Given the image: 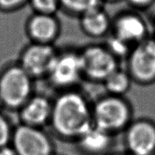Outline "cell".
Here are the masks:
<instances>
[{
    "mask_svg": "<svg viewBox=\"0 0 155 155\" xmlns=\"http://www.w3.org/2000/svg\"><path fill=\"white\" fill-rule=\"evenodd\" d=\"M129 4L135 9H145L149 8L155 0H127Z\"/></svg>",
    "mask_w": 155,
    "mask_h": 155,
    "instance_id": "21",
    "label": "cell"
},
{
    "mask_svg": "<svg viewBox=\"0 0 155 155\" xmlns=\"http://www.w3.org/2000/svg\"><path fill=\"white\" fill-rule=\"evenodd\" d=\"M84 80L101 83L115 70L120 61L114 57L104 43H91L80 49Z\"/></svg>",
    "mask_w": 155,
    "mask_h": 155,
    "instance_id": "5",
    "label": "cell"
},
{
    "mask_svg": "<svg viewBox=\"0 0 155 155\" xmlns=\"http://www.w3.org/2000/svg\"><path fill=\"white\" fill-rule=\"evenodd\" d=\"M124 143L132 155H155V121L133 119L124 131Z\"/></svg>",
    "mask_w": 155,
    "mask_h": 155,
    "instance_id": "9",
    "label": "cell"
},
{
    "mask_svg": "<svg viewBox=\"0 0 155 155\" xmlns=\"http://www.w3.org/2000/svg\"><path fill=\"white\" fill-rule=\"evenodd\" d=\"M35 80L16 62L0 71V99L3 108L18 111L35 93Z\"/></svg>",
    "mask_w": 155,
    "mask_h": 155,
    "instance_id": "3",
    "label": "cell"
},
{
    "mask_svg": "<svg viewBox=\"0 0 155 155\" xmlns=\"http://www.w3.org/2000/svg\"><path fill=\"white\" fill-rule=\"evenodd\" d=\"M29 0H0V11L13 12L25 5Z\"/></svg>",
    "mask_w": 155,
    "mask_h": 155,
    "instance_id": "20",
    "label": "cell"
},
{
    "mask_svg": "<svg viewBox=\"0 0 155 155\" xmlns=\"http://www.w3.org/2000/svg\"><path fill=\"white\" fill-rule=\"evenodd\" d=\"M115 136L92 125L81 135L75 142L86 154L98 155L106 152L114 143Z\"/></svg>",
    "mask_w": 155,
    "mask_h": 155,
    "instance_id": "14",
    "label": "cell"
},
{
    "mask_svg": "<svg viewBox=\"0 0 155 155\" xmlns=\"http://www.w3.org/2000/svg\"><path fill=\"white\" fill-rule=\"evenodd\" d=\"M79 18L80 29L89 37L104 38L111 31L112 19L102 5L84 12Z\"/></svg>",
    "mask_w": 155,
    "mask_h": 155,
    "instance_id": "13",
    "label": "cell"
},
{
    "mask_svg": "<svg viewBox=\"0 0 155 155\" xmlns=\"http://www.w3.org/2000/svg\"><path fill=\"white\" fill-rule=\"evenodd\" d=\"M110 33L132 45L151 36L147 21L135 11H126L115 16L112 19Z\"/></svg>",
    "mask_w": 155,
    "mask_h": 155,
    "instance_id": "10",
    "label": "cell"
},
{
    "mask_svg": "<svg viewBox=\"0 0 155 155\" xmlns=\"http://www.w3.org/2000/svg\"><path fill=\"white\" fill-rule=\"evenodd\" d=\"M61 32L56 15L33 13L27 18L25 33L31 42L54 45Z\"/></svg>",
    "mask_w": 155,
    "mask_h": 155,
    "instance_id": "11",
    "label": "cell"
},
{
    "mask_svg": "<svg viewBox=\"0 0 155 155\" xmlns=\"http://www.w3.org/2000/svg\"><path fill=\"white\" fill-rule=\"evenodd\" d=\"M126 70L133 83L140 86L155 83V39L151 36L136 44L126 59Z\"/></svg>",
    "mask_w": 155,
    "mask_h": 155,
    "instance_id": "6",
    "label": "cell"
},
{
    "mask_svg": "<svg viewBox=\"0 0 155 155\" xmlns=\"http://www.w3.org/2000/svg\"><path fill=\"white\" fill-rule=\"evenodd\" d=\"M52 111V98L34 93L18 110L20 124L37 128L49 125Z\"/></svg>",
    "mask_w": 155,
    "mask_h": 155,
    "instance_id": "12",
    "label": "cell"
},
{
    "mask_svg": "<svg viewBox=\"0 0 155 155\" xmlns=\"http://www.w3.org/2000/svg\"><path fill=\"white\" fill-rule=\"evenodd\" d=\"M58 51L54 45L30 42L20 52L18 63L34 80L45 79Z\"/></svg>",
    "mask_w": 155,
    "mask_h": 155,
    "instance_id": "8",
    "label": "cell"
},
{
    "mask_svg": "<svg viewBox=\"0 0 155 155\" xmlns=\"http://www.w3.org/2000/svg\"><path fill=\"white\" fill-rule=\"evenodd\" d=\"M14 127L8 118L0 110V148L11 144Z\"/></svg>",
    "mask_w": 155,
    "mask_h": 155,
    "instance_id": "19",
    "label": "cell"
},
{
    "mask_svg": "<svg viewBox=\"0 0 155 155\" xmlns=\"http://www.w3.org/2000/svg\"><path fill=\"white\" fill-rule=\"evenodd\" d=\"M11 145L18 155H53L52 138L42 128L19 124L14 127Z\"/></svg>",
    "mask_w": 155,
    "mask_h": 155,
    "instance_id": "7",
    "label": "cell"
},
{
    "mask_svg": "<svg viewBox=\"0 0 155 155\" xmlns=\"http://www.w3.org/2000/svg\"><path fill=\"white\" fill-rule=\"evenodd\" d=\"M101 1H106V2H117L121 1V0H101Z\"/></svg>",
    "mask_w": 155,
    "mask_h": 155,
    "instance_id": "23",
    "label": "cell"
},
{
    "mask_svg": "<svg viewBox=\"0 0 155 155\" xmlns=\"http://www.w3.org/2000/svg\"><path fill=\"white\" fill-rule=\"evenodd\" d=\"M45 79L58 92L78 88L84 80L80 49H58Z\"/></svg>",
    "mask_w": 155,
    "mask_h": 155,
    "instance_id": "4",
    "label": "cell"
},
{
    "mask_svg": "<svg viewBox=\"0 0 155 155\" xmlns=\"http://www.w3.org/2000/svg\"><path fill=\"white\" fill-rule=\"evenodd\" d=\"M0 155H18L11 144L0 148Z\"/></svg>",
    "mask_w": 155,
    "mask_h": 155,
    "instance_id": "22",
    "label": "cell"
},
{
    "mask_svg": "<svg viewBox=\"0 0 155 155\" xmlns=\"http://www.w3.org/2000/svg\"><path fill=\"white\" fill-rule=\"evenodd\" d=\"M93 125L116 136L133 121V107L125 96L106 93L92 102Z\"/></svg>",
    "mask_w": 155,
    "mask_h": 155,
    "instance_id": "2",
    "label": "cell"
},
{
    "mask_svg": "<svg viewBox=\"0 0 155 155\" xmlns=\"http://www.w3.org/2000/svg\"><path fill=\"white\" fill-rule=\"evenodd\" d=\"M92 125V102L78 88L58 92L52 98L48 126L56 137L75 142Z\"/></svg>",
    "mask_w": 155,
    "mask_h": 155,
    "instance_id": "1",
    "label": "cell"
},
{
    "mask_svg": "<svg viewBox=\"0 0 155 155\" xmlns=\"http://www.w3.org/2000/svg\"><path fill=\"white\" fill-rule=\"evenodd\" d=\"M61 8L69 14L80 16L84 12L102 5L101 0H59Z\"/></svg>",
    "mask_w": 155,
    "mask_h": 155,
    "instance_id": "17",
    "label": "cell"
},
{
    "mask_svg": "<svg viewBox=\"0 0 155 155\" xmlns=\"http://www.w3.org/2000/svg\"><path fill=\"white\" fill-rule=\"evenodd\" d=\"M105 38L106 40L104 42V45L109 51L120 61L122 60L126 61L133 45H130L111 33H109Z\"/></svg>",
    "mask_w": 155,
    "mask_h": 155,
    "instance_id": "16",
    "label": "cell"
},
{
    "mask_svg": "<svg viewBox=\"0 0 155 155\" xmlns=\"http://www.w3.org/2000/svg\"><path fill=\"white\" fill-rule=\"evenodd\" d=\"M151 36H152V37L155 39V22H154V27H153V34L151 35Z\"/></svg>",
    "mask_w": 155,
    "mask_h": 155,
    "instance_id": "24",
    "label": "cell"
},
{
    "mask_svg": "<svg viewBox=\"0 0 155 155\" xmlns=\"http://www.w3.org/2000/svg\"><path fill=\"white\" fill-rule=\"evenodd\" d=\"M34 13L56 15L61 9L59 0H29Z\"/></svg>",
    "mask_w": 155,
    "mask_h": 155,
    "instance_id": "18",
    "label": "cell"
},
{
    "mask_svg": "<svg viewBox=\"0 0 155 155\" xmlns=\"http://www.w3.org/2000/svg\"><path fill=\"white\" fill-rule=\"evenodd\" d=\"M114 155H132V154H114Z\"/></svg>",
    "mask_w": 155,
    "mask_h": 155,
    "instance_id": "25",
    "label": "cell"
},
{
    "mask_svg": "<svg viewBox=\"0 0 155 155\" xmlns=\"http://www.w3.org/2000/svg\"><path fill=\"white\" fill-rule=\"evenodd\" d=\"M133 83V79L126 68L120 67L106 78L102 85L106 93L117 96H125L131 89Z\"/></svg>",
    "mask_w": 155,
    "mask_h": 155,
    "instance_id": "15",
    "label": "cell"
},
{
    "mask_svg": "<svg viewBox=\"0 0 155 155\" xmlns=\"http://www.w3.org/2000/svg\"><path fill=\"white\" fill-rule=\"evenodd\" d=\"M2 108H3V107H2V104L1 99H0V110H1Z\"/></svg>",
    "mask_w": 155,
    "mask_h": 155,
    "instance_id": "26",
    "label": "cell"
}]
</instances>
